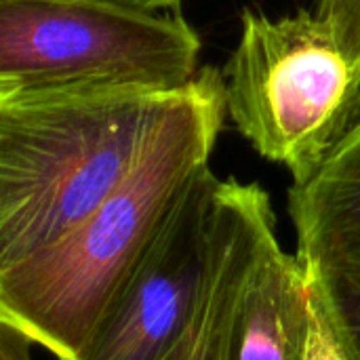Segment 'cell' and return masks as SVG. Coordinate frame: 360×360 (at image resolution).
<instances>
[{"instance_id": "9", "label": "cell", "mask_w": 360, "mask_h": 360, "mask_svg": "<svg viewBox=\"0 0 360 360\" xmlns=\"http://www.w3.org/2000/svg\"><path fill=\"white\" fill-rule=\"evenodd\" d=\"M308 291L346 360H360V264L304 266Z\"/></svg>"}, {"instance_id": "1", "label": "cell", "mask_w": 360, "mask_h": 360, "mask_svg": "<svg viewBox=\"0 0 360 360\" xmlns=\"http://www.w3.org/2000/svg\"><path fill=\"white\" fill-rule=\"evenodd\" d=\"M224 74L200 68L122 186L57 243L0 270V321L78 360L175 198L209 165L226 120Z\"/></svg>"}, {"instance_id": "3", "label": "cell", "mask_w": 360, "mask_h": 360, "mask_svg": "<svg viewBox=\"0 0 360 360\" xmlns=\"http://www.w3.org/2000/svg\"><path fill=\"white\" fill-rule=\"evenodd\" d=\"M200 38L173 13L105 0H0V101L76 93H179Z\"/></svg>"}, {"instance_id": "6", "label": "cell", "mask_w": 360, "mask_h": 360, "mask_svg": "<svg viewBox=\"0 0 360 360\" xmlns=\"http://www.w3.org/2000/svg\"><path fill=\"white\" fill-rule=\"evenodd\" d=\"M276 215L259 184L228 177L215 262L198 308L179 342L160 360H224L226 340L240 289L268 240Z\"/></svg>"}, {"instance_id": "4", "label": "cell", "mask_w": 360, "mask_h": 360, "mask_svg": "<svg viewBox=\"0 0 360 360\" xmlns=\"http://www.w3.org/2000/svg\"><path fill=\"white\" fill-rule=\"evenodd\" d=\"M224 93L238 133L293 184L308 179L360 120V74L329 23L310 11L272 19L245 8Z\"/></svg>"}, {"instance_id": "13", "label": "cell", "mask_w": 360, "mask_h": 360, "mask_svg": "<svg viewBox=\"0 0 360 360\" xmlns=\"http://www.w3.org/2000/svg\"><path fill=\"white\" fill-rule=\"evenodd\" d=\"M105 2L129 6V8H139V11L162 13V11H179L181 0H105Z\"/></svg>"}, {"instance_id": "7", "label": "cell", "mask_w": 360, "mask_h": 360, "mask_svg": "<svg viewBox=\"0 0 360 360\" xmlns=\"http://www.w3.org/2000/svg\"><path fill=\"white\" fill-rule=\"evenodd\" d=\"M310 331L306 270L274 236L240 289L224 360H308Z\"/></svg>"}, {"instance_id": "12", "label": "cell", "mask_w": 360, "mask_h": 360, "mask_svg": "<svg viewBox=\"0 0 360 360\" xmlns=\"http://www.w3.org/2000/svg\"><path fill=\"white\" fill-rule=\"evenodd\" d=\"M34 340L11 323L0 321V360H32Z\"/></svg>"}, {"instance_id": "2", "label": "cell", "mask_w": 360, "mask_h": 360, "mask_svg": "<svg viewBox=\"0 0 360 360\" xmlns=\"http://www.w3.org/2000/svg\"><path fill=\"white\" fill-rule=\"evenodd\" d=\"M179 93L0 101V270L57 243L101 207Z\"/></svg>"}, {"instance_id": "5", "label": "cell", "mask_w": 360, "mask_h": 360, "mask_svg": "<svg viewBox=\"0 0 360 360\" xmlns=\"http://www.w3.org/2000/svg\"><path fill=\"white\" fill-rule=\"evenodd\" d=\"M226 188L209 165L194 173L78 360H160L179 342L215 262Z\"/></svg>"}, {"instance_id": "8", "label": "cell", "mask_w": 360, "mask_h": 360, "mask_svg": "<svg viewBox=\"0 0 360 360\" xmlns=\"http://www.w3.org/2000/svg\"><path fill=\"white\" fill-rule=\"evenodd\" d=\"M302 266L360 264V120L321 167L289 190Z\"/></svg>"}, {"instance_id": "10", "label": "cell", "mask_w": 360, "mask_h": 360, "mask_svg": "<svg viewBox=\"0 0 360 360\" xmlns=\"http://www.w3.org/2000/svg\"><path fill=\"white\" fill-rule=\"evenodd\" d=\"M316 15L329 23L346 57L360 74V0H321Z\"/></svg>"}, {"instance_id": "11", "label": "cell", "mask_w": 360, "mask_h": 360, "mask_svg": "<svg viewBox=\"0 0 360 360\" xmlns=\"http://www.w3.org/2000/svg\"><path fill=\"white\" fill-rule=\"evenodd\" d=\"M310 312H312V331H310V348L308 360H346L340 342L335 340L325 314L310 297Z\"/></svg>"}]
</instances>
